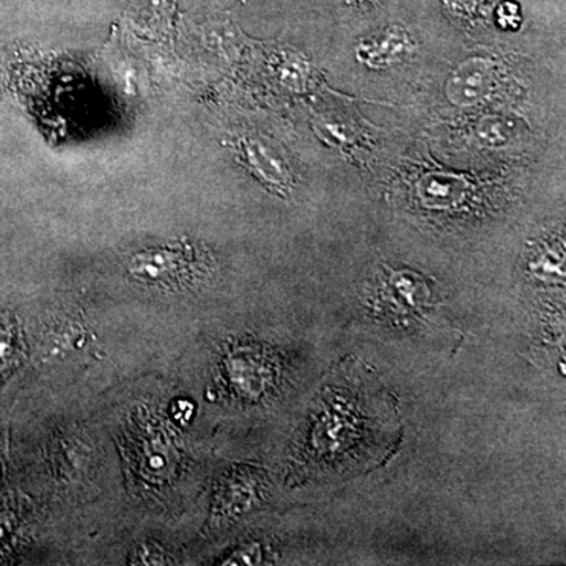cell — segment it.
Segmentation results:
<instances>
[{
  "mask_svg": "<svg viewBox=\"0 0 566 566\" xmlns=\"http://www.w3.org/2000/svg\"><path fill=\"white\" fill-rule=\"evenodd\" d=\"M311 409L292 460V475L301 482L374 471L400 442L392 395L356 360L327 376Z\"/></svg>",
  "mask_w": 566,
  "mask_h": 566,
  "instance_id": "1",
  "label": "cell"
},
{
  "mask_svg": "<svg viewBox=\"0 0 566 566\" xmlns=\"http://www.w3.org/2000/svg\"><path fill=\"white\" fill-rule=\"evenodd\" d=\"M494 80L495 65L490 59H465L446 82L447 99L458 107L474 106L491 92Z\"/></svg>",
  "mask_w": 566,
  "mask_h": 566,
  "instance_id": "2",
  "label": "cell"
},
{
  "mask_svg": "<svg viewBox=\"0 0 566 566\" xmlns=\"http://www.w3.org/2000/svg\"><path fill=\"white\" fill-rule=\"evenodd\" d=\"M412 51V40L400 25H392L360 41L356 48L357 61L370 70H386L403 61Z\"/></svg>",
  "mask_w": 566,
  "mask_h": 566,
  "instance_id": "3",
  "label": "cell"
},
{
  "mask_svg": "<svg viewBox=\"0 0 566 566\" xmlns=\"http://www.w3.org/2000/svg\"><path fill=\"white\" fill-rule=\"evenodd\" d=\"M24 357L20 324L9 314H0V387L17 371Z\"/></svg>",
  "mask_w": 566,
  "mask_h": 566,
  "instance_id": "4",
  "label": "cell"
},
{
  "mask_svg": "<svg viewBox=\"0 0 566 566\" xmlns=\"http://www.w3.org/2000/svg\"><path fill=\"white\" fill-rule=\"evenodd\" d=\"M248 161L251 164L256 174L262 175L264 180L273 182V185H285V169H282V163L275 158L274 153L270 148L264 147L262 142L251 140L244 147Z\"/></svg>",
  "mask_w": 566,
  "mask_h": 566,
  "instance_id": "5",
  "label": "cell"
},
{
  "mask_svg": "<svg viewBox=\"0 0 566 566\" xmlns=\"http://www.w3.org/2000/svg\"><path fill=\"white\" fill-rule=\"evenodd\" d=\"M463 191V181L458 178L433 175L423 182L420 188V197L431 203V207H449L461 199Z\"/></svg>",
  "mask_w": 566,
  "mask_h": 566,
  "instance_id": "6",
  "label": "cell"
},
{
  "mask_svg": "<svg viewBox=\"0 0 566 566\" xmlns=\"http://www.w3.org/2000/svg\"><path fill=\"white\" fill-rule=\"evenodd\" d=\"M516 126L513 122L501 117L485 118L479 125V134L482 140L490 145H504L515 136Z\"/></svg>",
  "mask_w": 566,
  "mask_h": 566,
  "instance_id": "7",
  "label": "cell"
},
{
  "mask_svg": "<svg viewBox=\"0 0 566 566\" xmlns=\"http://www.w3.org/2000/svg\"><path fill=\"white\" fill-rule=\"evenodd\" d=\"M129 564L132 565H172L175 564L174 557L167 551L156 543H144L137 546L129 556Z\"/></svg>",
  "mask_w": 566,
  "mask_h": 566,
  "instance_id": "8",
  "label": "cell"
},
{
  "mask_svg": "<svg viewBox=\"0 0 566 566\" xmlns=\"http://www.w3.org/2000/svg\"><path fill=\"white\" fill-rule=\"evenodd\" d=\"M497 21L502 28L516 29L521 22L520 7L513 2H504L497 10Z\"/></svg>",
  "mask_w": 566,
  "mask_h": 566,
  "instance_id": "9",
  "label": "cell"
},
{
  "mask_svg": "<svg viewBox=\"0 0 566 566\" xmlns=\"http://www.w3.org/2000/svg\"><path fill=\"white\" fill-rule=\"evenodd\" d=\"M260 551L256 546L243 547V549L234 551L232 556L227 557L223 565H241V564H260Z\"/></svg>",
  "mask_w": 566,
  "mask_h": 566,
  "instance_id": "10",
  "label": "cell"
},
{
  "mask_svg": "<svg viewBox=\"0 0 566 566\" xmlns=\"http://www.w3.org/2000/svg\"><path fill=\"white\" fill-rule=\"evenodd\" d=\"M177 406L178 409H181V411H175V417H177L178 420H181V422H185V417H182V415H185V412L192 415V406L191 403H188V401H178Z\"/></svg>",
  "mask_w": 566,
  "mask_h": 566,
  "instance_id": "11",
  "label": "cell"
}]
</instances>
